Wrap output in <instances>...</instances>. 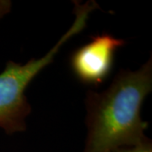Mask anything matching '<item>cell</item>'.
<instances>
[{
  "instance_id": "1",
  "label": "cell",
  "mask_w": 152,
  "mask_h": 152,
  "mask_svg": "<svg viewBox=\"0 0 152 152\" xmlns=\"http://www.w3.org/2000/svg\"><path fill=\"white\" fill-rule=\"evenodd\" d=\"M152 90L151 58L136 71L121 70L102 92H87V138L83 152H112L148 140L140 116Z\"/></svg>"
},
{
  "instance_id": "2",
  "label": "cell",
  "mask_w": 152,
  "mask_h": 152,
  "mask_svg": "<svg viewBox=\"0 0 152 152\" xmlns=\"http://www.w3.org/2000/svg\"><path fill=\"white\" fill-rule=\"evenodd\" d=\"M96 9H99V6L95 1L85 4L75 1V21L47 54L38 59L31 58L25 64L13 61L6 64L4 70L0 74V129L6 134L26 130V118L31 110L25 95L29 84L40 71L53 61L55 55L68 40L82 31L86 26L91 13Z\"/></svg>"
},
{
  "instance_id": "3",
  "label": "cell",
  "mask_w": 152,
  "mask_h": 152,
  "mask_svg": "<svg viewBox=\"0 0 152 152\" xmlns=\"http://www.w3.org/2000/svg\"><path fill=\"white\" fill-rule=\"evenodd\" d=\"M124 45L123 39L110 34L91 37V41L75 50L70 59L75 75L84 84L99 86L113 67L116 51Z\"/></svg>"
},
{
  "instance_id": "4",
  "label": "cell",
  "mask_w": 152,
  "mask_h": 152,
  "mask_svg": "<svg viewBox=\"0 0 152 152\" xmlns=\"http://www.w3.org/2000/svg\"><path fill=\"white\" fill-rule=\"evenodd\" d=\"M112 152H152L151 141L148 139L142 144L133 147H124L116 149Z\"/></svg>"
},
{
  "instance_id": "5",
  "label": "cell",
  "mask_w": 152,
  "mask_h": 152,
  "mask_svg": "<svg viewBox=\"0 0 152 152\" xmlns=\"http://www.w3.org/2000/svg\"><path fill=\"white\" fill-rule=\"evenodd\" d=\"M11 9V2L7 0H0V19L7 15Z\"/></svg>"
}]
</instances>
